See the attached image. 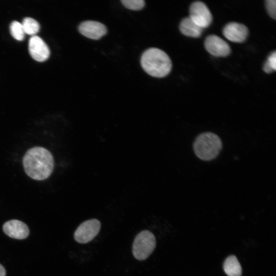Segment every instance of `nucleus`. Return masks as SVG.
<instances>
[{
  "mask_svg": "<svg viewBox=\"0 0 276 276\" xmlns=\"http://www.w3.org/2000/svg\"><path fill=\"white\" fill-rule=\"evenodd\" d=\"M23 165L29 177L35 180H44L50 176L53 170L54 158L45 148L35 147L26 153Z\"/></svg>",
  "mask_w": 276,
  "mask_h": 276,
  "instance_id": "1",
  "label": "nucleus"
},
{
  "mask_svg": "<svg viewBox=\"0 0 276 276\" xmlns=\"http://www.w3.org/2000/svg\"><path fill=\"white\" fill-rule=\"evenodd\" d=\"M141 64L145 72L156 78L167 76L172 66L167 53L156 48H150L144 52L141 58Z\"/></svg>",
  "mask_w": 276,
  "mask_h": 276,
  "instance_id": "2",
  "label": "nucleus"
},
{
  "mask_svg": "<svg viewBox=\"0 0 276 276\" xmlns=\"http://www.w3.org/2000/svg\"><path fill=\"white\" fill-rule=\"evenodd\" d=\"M193 148L197 157L204 161L215 159L222 148V142L216 134L204 132L199 134L195 139Z\"/></svg>",
  "mask_w": 276,
  "mask_h": 276,
  "instance_id": "3",
  "label": "nucleus"
},
{
  "mask_svg": "<svg viewBox=\"0 0 276 276\" xmlns=\"http://www.w3.org/2000/svg\"><path fill=\"white\" fill-rule=\"evenodd\" d=\"M156 245L153 234L148 231H143L135 237L133 245L132 252L137 260L147 259L153 252Z\"/></svg>",
  "mask_w": 276,
  "mask_h": 276,
  "instance_id": "4",
  "label": "nucleus"
},
{
  "mask_svg": "<svg viewBox=\"0 0 276 276\" xmlns=\"http://www.w3.org/2000/svg\"><path fill=\"white\" fill-rule=\"evenodd\" d=\"M189 17L202 29L208 27L212 21V15L207 6L203 2H193L189 9Z\"/></svg>",
  "mask_w": 276,
  "mask_h": 276,
  "instance_id": "5",
  "label": "nucleus"
},
{
  "mask_svg": "<svg viewBox=\"0 0 276 276\" xmlns=\"http://www.w3.org/2000/svg\"><path fill=\"white\" fill-rule=\"evenodd\" d=\"M100 227V222L97 219L86 220L78 227L74 234V238L80 243L89 242L97 235Z\"/></svg>",
  "mask_w": 276,
  "mask_h": 276,
  "instance_id": "6",
  "label": "nucleus"
},
{
  "mask_svg": "<svg viewBox=\"0 0 276 276\" xmlns=\"http://www.w3.org/2000/svg\"><path fill=\"white\" fill-rule=\"evenodd\" d=\"M204 45L205 50L215 57H226L231 53L229 44L216 35L208 36L204 40Z\"/></svg>",
  "mask_w": 276,
  "mask_h": 276,
  "instance_id": "7",
  "label": "nucleus"
},
{
  "mask_svg": "<svg viewBox=\"0 0 276 276\" xmlns=\"http://www.w3.org/2000/svg\"><path fill=\"white\" fill-rule=\"evenodd\" d=\"M78 31L84 36L93 40H98L105 36L107 29L102 23L94 20L82 21L78 26Z\"/></svg>",
  "mask_w": 276,
  "mask_h": 276,
  "instance_id": "8",
  "label": "nucleus"
},
{
  "mask_svg": "<svg viewBox=\"0 0 276 276\" xmlns=\"http://www.w3.org/2000/svg\"><path fill=\"white\" fill-rule=\"evenodd\" d=\"M222 33L226 39L232 42L242 43L248 36V29L242 24L231 22L224 26Z\"/></svg>",
  "mask_w": 276,
  "mask_h": 276,
  "instance_id": "9",
  "label": "nucleus"
},
{
  "mask_svg": "<svg viewBox=\"0 0 276 276\" xmlns=\"http://www.w3.org/2000/svg\"><path fill=\"white\" fill-rule=\"evenodd\" d=\"M29 51L31 57L35 60L43 62L48 59L50 49L39 36H32L29 41Z\"/></svg>",
  "mask_w": 276,
  "mask_h": 276,
  "instance_id": "10",
  "label": "nucleus"
},
{
  "mask_svg": "<svg viewBox=\"0 0 276 276\" xmlns=\"http://www.w3.org/2000/svg\"><path fill=\"white\" fill-rule=\"evenodd\" d=\"M3 229L8 236L16 239H24L29 235V229L27 224L18 220L7 221L4 224Z\"/></svg>",
  "mask_w": 276,
  "mask_h": 276,
  "instance_id": "11",
  "label": "nucleus"
},
{
  "mask_svg": "<svg viewBox=\"0 0 276 276\" xmlns=\"http://www.w3.org/2000/svg\"><path fill=\"white\" fill-rule=\"evenodd\" d=\"M179 28L182 34L193 38L199 37L203 29L196 25L189 17H185L181 21Z\"/></svg>",
  "mask_w": 276,
  "mask_h": 276,
  "instance_id": "12",
  "label": "nucleus"
},
{
  "mask_svg": "<svg viewBox=\"0 0 276 276\" xmlns=\"http://www.w3.org/2000/svg\"><path fill=\"white\" fill-rule=\"evenodd\" d=\"M223 269L228 276H241L242 274V267L235 256L228 257L223 264Z\"/></svg>",
  "mask_w": 276,
  "mask_h": 276,
  "instance_id": "13",
  "label": "nucleus"
},
{
  "mask_svg": "<svg viewBox=\"0 0 276 276\" xmlns=\"http://www.w3.org/2000/svg\"><path fill=\"white\" fill-rule=\"evenodd\" d=\"M21 25L25 34L34 36L39 31V24L32 18L25 17Z\"/></svg>",
  "mask_w": 276,
  "mask_h": 276,
  "instance_id": "14",
  "label": "nucleus"
},
{
  "mask_svg": "<svg viewBox=\"0 0 276 276\" xmlns=\"http://www.w3.org/2000/svg\"><path fill=\"white\" fill-rule=\"evenodd\" d=\"M10 31L12 36L17 40H22L25 37V32L21 23L13 21L10 26Z\"/></svg>",
  "mask_w": 276,
  "mask_h": 276,
  "instance_id": "15",
  "label": "nucleus"
},
{
  "mask_svg": "<svg viewBox=\"0 0 276 276\" xmlns=\"http://www.w3.org/2000/svg\"><path fill=\"white\" fill-rule=\"evenodd\" d=\"M120 2L125 7L132 10H140L145 6L144 0H121Z\"/></svg>",
  "mask_w": 276,
  "mask_h": 276,
  "instance_id": "16",
  "label": "nucleus"
},
{
  "mask_svg": "<svg viewBox=\"0 0 276 276\" xmlns=\"http://www.w3.org/2000/svg\"><path fill=\"white\" fill-rule=\"evenodd\" d=\"M276 70V52L274 51L268 56L267 61L264 64L263 71L269 74Z\"/></svg>",
  "mask_w": 276,
  "mask_h": 276,
  "instance_id": "17",
  "label": "nucleus"
},
{
  "mask_svg": "<svg viewBox=\"0 0 276 276\" xmlns=\"http://www.w3.org/2000/svg\"><path fill=\"white\" fill-rule=\"evenodd\" d=\"M265 7L269 15L274 19L276 18V1L275 0H266Z\"/></svg>",
  "mask_w": 276,
  "mask_h": 276,
  "instance_id": "18",
  "label": "nucleus"
},
{
  "mask_svg": "<svg viewBox=\"0 0 276 276\" xmlns=\"http://www.w3.org/2000/svg\"><path fill=\"white\" fill-rule=\"evenodd\" d=\"M6 270L4 267L0 264V276H6Z\"/></svg>",
  "mask_w": 276,
  "mask_h": 276,
  "instance_id": "19",
  "label": "nucleus"
}]
</instances>
